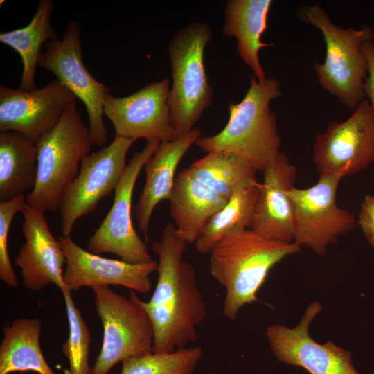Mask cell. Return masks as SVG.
I'll use <instances>...</instances> for the list:
<instances>
[{"instance_id":"6da1fadb","label":"cell","mask_w":374,"mask_h":374,"mask_svg":"<svg viewBox=\"0 0 374 374\" xmlns=\"http://www.w3.org/2000/svg\"><path fill=\"white\" fill-rule=\"evenodd\" d=\"M187 242L173 223L152 244L158 257L157 281L148 301L130 290L128 296L147 314L152 324V353H168L186 347L197 339V327L207 316V305L197 285L194 267L183 260Z\"/></svg>"},{"instance_id":"7a4b0ae2","label":"cell","mask_w":374,"mask_h":374,"mask_svg":"<svg viewBox=\"0 0 374 374\" xmlns=\"http://www.w3.org/2000/svg\"><path fill=\"white\" fill-rule=\"evenodd\" d=\"M245 160L224 152H208L175 177L169 199L177 233L195 243L208 221L229 201L241 185L257 180Z\"/></svg>"},{"instance_id":"3957f363","label":"cell","mask_w":374,"mask_h":374,"mask_svg":"<svg viewBox=\"0 0 374 374\" xmlns=\"http://www.w3.org/2000/svg\"><path fill=\"white\" fill-rule=\"evenodd\" d=\"M301 247L268 238L251 229L232 233L210 251L209 272L225 289L223 314L235 321L240 309L257 301L271 269Z\"/></svg>"},{"instance_id":"277c9868","label":"cell","mask_w":374,"mask_h":374,"mask_svg":"<svg viewBox=\"0 0 374 374\" xmlns=\"http://www.w3.org/2000/svg\"><path fill=\"white\" fill-rule=\"evenodd\" d=\"M280 96V84L272 78L259 82L253 75L243 99L229 105V117L217 134L200 136L195 144L208 152H224L247 161L263 171L278 154L281 139L277 118L270 107Z\"/></svg>"},{"instance_id":"5b68a950","label":"cell","mask_w":374,"mask_h":374,"mask_svg":"<svg viewBox=\"0 0 374 374\" xmlns=\"http://www.w3.org/2000/svg\"><path fill=\"white\" fill-rule=\"evenodd\" d=\"M212 37L208 24L195 21L179 29L168 46L172 80L168 106L175 138L195 128L213 102L204 65V50Z\"/></svg>"},{"instance_id":"8992f818","label":"cell","mask_w":374,"mask_h":374,"mask_svg":"<svg viewBox=\"0 0 374 374\" xmlns=\"http://www.w3.org/2000/svg\"><path fill=\"white\" fill-rule=\"evenodd\" d=\"M37 175L27 204L42 212H55L76 177L82 159L92 146L76 102L65 110L57 125L36 142Z\"/></svg>"},{"instance_id":"52a82bcc","label":"cell","mask_w":374,"mask_h":374,"mask_svg":"<svg viewBox=\"0 0 374 374\" xmlns=\"http://www.w3.org/2000/svg\"><path fill=\"white\" fill-rule=\"evenodd\" d=\"M298 15L301 21L319 29L324 38V62L314 64L320 84L346 107L355 108L366 96L363 86L368 62L362 47L373 41V29L367 26L357 30L342 29L330 21L317 3L300 8Z\"/></svg>"},{"instance_id":"ba28073f","label":"cell","mask_w":374,"mask_h":374,"mask_svg":"<svg viewBox=\"0 0 374 374\" xmlns=\"http://www.w3.org/2000/svg\"><path fill=\"white\" fill-rule=\"evenodd\" d=\"M103 337L91 374H107L118 362L152 353L154 333L145 312L130 297L108 287L91 288Z\"/></svg>"},{"instance_id":"9c48e42d","label":"cell","mask_w":374,"mask_h":374,"mask_svg":"<svg viewBox=\"0 0 374 374\" xmlns=\"http://www.w3.org/2000/svg\"><path fill=\"white\" fill-rule=\"evenodd\" d=\"M341 179L335 175H322L309 188L294 186L288 190L294 211V242L299 247L324 256L330 244L355 227L354 215L336 202Z\"/></svg>"},{"instance_id":"30bf717a","label":"cell","mask_w":374,"mask_h":374,"mask_svg":"<svg viewBox=\"0 0 374 374\" xmlns=\"http://www.w3.org/2000/svg\"><path fill=\"white\" fill-rule=\"evenodd\" d=\"M134 141L116 135L109 145L84 157L60 204L62 236H71L75 222L95 211L99 202L114 192Z\"/></svg>"},{"instance_id":"8fae6325","label":"cell","mask_w":374,"mask_h":374,"mask_svg":"<svg viewBox=\"0 0 374 374\" xmlns=\"http://www.w3.org/2000/svg\"><path fill=\"white\" fill-rule=\"evenodd\" d=\"M160 143L157 140L147 141L145 147L135 152L127 164L114 190V202L109 211L87 242L90 252L114 253L121 260L133 264L153 260L146 243L140 238L133 226L131 210L133 191L139 175Z\"/></svg>"},{"instance_id":"7c38bea8","label":"cell","mask_w":374,"mask_h":374,"mask_svg":"<svg viewBox=\"0 0 374 374\" xmlns=\"http://www.w3.org/2000/svg\"><path fill=\"white\" fill-rule=\"evenodd\" d=\"M44 46L39 66L53 73L83 102L89 116L91 143L102 147L107 141V130L103 119V105L110 92L107 87L92 76L83 63L78 24L69 21L63 39L49 40Z\"/></svg>"},{"instance_id":"4fadbf2b","label":"cell","mask_w":374,"mask_h":374,"mask_svg":"<svg viewBox=\"0 0 374 374\" xmlns=\"http://www.w3.org/2000/svg\"><path fill=\"white\" fill-rule=\"evenodd\" d=\"M313 161L319 176L355 175L374 162V109L362 100L346 121L330 122L315 137Z\"/></svg>"},{"instance_id":"5bb4252c","label":"cell","mask_w":374,"mask_h":374,"mask_svg":"<svg viewBox=\"0 0 374 374\" xmlns=\"http://www.w3.org/2000/svg\"><path fill=\"white\" fill-rule=\"evenodd\" d=\"M322 309L321 303L313 301L294 328L283 324L269 326L266 336L274 356L310 374H359L353 366L350 352L331 341L319 344L309 335L311 322Z\"/></svg>"},{"instance_id":"9a60e30c","label":"cell","mask_w":374,"mask_h":374,"mask_svg":"<svg viewBox=\"0 0 374 374\" xmlns=\"http://www.w3.org/2000/svg\"><path fill=\"white\" fill-rule=\"evenodd\" d=\"M168 78L151 82L123 97L110 93L105 99L103 114L112 122L116 135L132 140L161 143L175 138L168 106Z\"/></svg>"},{"instance_id":"2e32d148","label":"cell","mask_w":374,"mask_h":374,"mask_svg":"<svg viewBox=\"0 0 374 374\" xmlns=\"http://www.w3.org/2000/svg\"><path fill=\"white\" fill-rule=\"evenodd\" d=\"M77 100L58 79L30 91L1 85L0 132H21L36 143Z\"/></svg>"},{"instance_id":"e0dca14e","label":"cell","mask_w":374,"mask_h":374,"mask_svg":"<svg viewBox=\"0 0 374 374\" xmlns=\"http://www.w3.org/2000/svg\"><path fill=\"white\" fill-rule=\"evenodd\" d=\"M66 264L63 273L65 287L70 292L83 287L121 285L139 293L152 289L150 275L157 271V262L133 264L89 252L69 237H58Z\"/></svg>"},{"instance_id":"ac0fdd59","label":"cell","mask_w":374,"mask_h":374,"mask_svg":"<svg viewBox=\"0 0 374 374\" xmlns=\"http://www.w3.org/2000/svg\"><path fill=\"white\" fill-rule=\"evenodd\" d=\"M22 233L25 239L15 258V265L21 270L23 284L29 290L40 291L55 284L60 291L63 267L66 258L58 238L51 233L44 212L26 204Z\"/></svg>"},{"instance_id":"d6986e66","label":"cell","mask_w":374,"mask_h":374,"mask_svg":"<svg viewBox=\"0 0 374 374\" xmlns=\"http://www.w3.org/2000/svg\"><path fill=\"white\" fill-rule=\"evenodd\" d=\"M262 172L251 229L270 239L294 242V211L287 192L294 186L297 168L279 152Z\"/></svg>"},{"instance_id":"ffe728a7","label":"cell","mask_w":374,"mask_h":374,"mask_svg":"<svg viewBox=\"0 0 374 374\" xmlns=\"http://www.w3.org/2000/svg\"><path fill=\"white\" fill-rule=\"evenodd\" d=\"M200 136V130L195 127L181 137L161 143L157 150L145 163V181L134 208L139 229L145 241L149 240L148 228L153 211L161 201L169 200L177 166Z\"/></svg>"},{"instance_id":"44dd1931","label":"cell","mask_w":374,"mask_h":374,"mask_svg":"<svg viewBox=\"0 0 374 374\" xmlns=\"http://www.w3.org/2000/svg\"><path fill=\"white\" fill-rule=\"evenodd\" d=\"M272 3L271 0H228L223 12L222 34L237 39L240 57L259 82L267 78L260 62L259 51L274 46L261 40Z\"/></svg>"},{"instance_id":"7402d4cb","label":"cell","mask_w":374,"mask_h":374,"mask_svg":"<svg viewBox=\"0 0 374 374\" xmlns=\"http://www.w3.org/2000/svg\"><path fill=\"white\" fill-rule=\"evenodd\" d=\"M37 175L36 143L21 132H0V202L26 196Z\"/></svg>"},{"instance_id":"603a6c76","label":"cell","mask_w":374,"mask_h":374,"mask_svg":"<svg viewBox=\"0 0 374 374\" xmlns=\"http://www.w3.org/2000/svg\"><path fill=\"white\" fill-rule=\"evenodd\" d=\"M42 322L37 318H19L3 328L0 344V374L32 371L56 374L42 352Z\"/></svg>"},{"instance_id":"cb8c5ba5","label":"cell","mask_w":374,"mask_h":374,"mask_svg":"<svg viewBox=\"0 0 374 374\" xmlns=\"http://www.w3.org/2000/svg\"><path fill=\"white\" fill-rule=\"evenodd\" d=\"M53 10V2L51 0H41L27 26L0 34V42L11 47L21 57L23 71L19 89L22 91L37 89L35 76L42 54V48L49 40L58 38L51 25Z\"/></svg>"},{"instance_id":"d4e9b609","label":"cell","mask_w":374,"mask_h":374,"mask_svg":"<svg viewBox=\"0 0 374 374\" xmlns=\"http://www.w3.org/2000/svg\"><path fill=\"white\" fill-rule=\"evenodd\" d=\"M260 184L254 180L241 185L227 204L211 217L195 242L199 253H210L220 240L232 233L251 229L260 194Z\"/></svg>"},{"instance_id":"484cf974","label":"cell","mask_w":374,"mask_h":374,"mask_svg":"<svg viewBox=\"0 0 374 374\" xmlns=\"http://www.w3.org/2000/svg\"><path fill=\"white\" fill-rule=\"evenodd\" d=\"M203 355V349L194 346L129 357L121 362V374H192Z\"/></svg>"},{"instance_id":"4316f807","label":"cell","mask_w":374,"mask_h":374,"mask_svg":"<svg viewBox=\"0 0 374 374\" xmlns=\"http://www.w3.org/2000/svg\"><path fill=\"white\" fill-rule=\"evenodd\" d=\"M66 309L69 336L62 345V352L67 358L69 367L66 374H91L89 364L91 331L66 288L61 291Z\"/></svg>"},{"instance_id":"83f0119b","label":"cell","mask_w":374,"mask_h":374,"mask_svg":"<svg viewBox=\"0 0 374 374\" xmlns=\"http://www.w3.org/2000/svg\"><path fill=\"white\" fill-rule=\"evenodd\" d=\"M26 196L0 202V279L7 285L16 287L18 280L8 253V235L11 222L18 212L26 206Z\"/></svg>"},{"instance_id":"f1b7e54d","label":"cell","mask_w":374,"mask_h":374,"mask_svg":"<svg viewBox=\"0 0 374 374\" xmlns=\"http://www.w3.org/2000/svg\"><path fill=\"white\" fill-rule=\"evenodd\" d=\"M359 224L366 238L374 247V195L365 197L361 206Z\"/></svg>"},{"instance_id":"f546056e","label":"cell","mask_w":374,"mask_h":374,"mask_svg":"<svg viewBox=\"0 0 374 374\" xmlns=\"http://www.w3.org/2000/svg\"><path fill=\"white\" fill-rule=\"evenodd\" d=\"M362 50L367 60L368 73L364 83L363 89L365 95L370 98V104L374 109V44L373 41L364 44Z\"/></svg>"},{"instance_id":"4dcf8cb0","label":"cell","mask_w":374,"mask_h":374,"mask_svg":"<svg viewBox=\"0 0 374 374\" xmlns=\"http://www.w3.org/2000/svg\"><path fill=\"white\" fill-rule=\"evenodd\" d=\"M205 374H223V373H208Z\"/></svg>"}]
</instances>
